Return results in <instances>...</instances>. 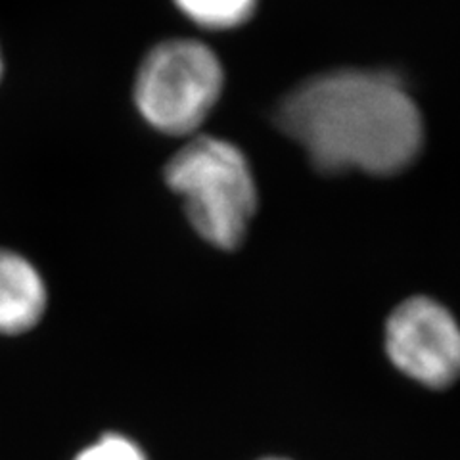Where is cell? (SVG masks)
Returning a JSON list of instances; mask_svg holds the SVG:
<instances>
[{
	"label": "cell",
	"mask_w": 460,
	"mask_h": 460,
	"mask_svg": "<svg viewBox=\"0 0 460 460\" xmlns=\"http://www.w3.org/2000/svg\"><path fill=\"white\" fill-rule=\"evenodd\" d=\"M277 123L321 171L358 169L394 175L422 146V118L392 75L340 69L301 83L288 94Z\"/></svg>",
	"instance_id": "cell-1"
},
{
	"label": "cell",
	"mask_w": 460,
	"mask_h": 460,
	"mask_svg": "<svg viewBox=\"0 0 460 460\" xmlns=\"http://www.w3.org/2000/svg\"><path fill=\"white\" fill-rule=\"evenodd\" d=\"M165 181L182 196L201 238L226 252L242 246L257 209V190L234 144L211 137L190 140L169 160Z\"/></svg>",
	"instance_id": "cell-2"
},
{
	"label": "cell",
	"mask_w": 460,
	"mask_h": 460,
	"mask_svg": "<svg viewBox=\"0 0 460 460\" xmlns=\"http://www.w3.org/2000/svg\"><path fill=\"white\" fill-rule=\"evenodd\" d=\"M223 91V67L206 45L177 39L154 47L137 71L135 106L164 135H189L208 118Z\"/></svg>",
	"instance_id": "cell-3"
},
{
	"label": "cell",
	"mask_w": 460,
	"mask_h": 460,
	"mask_svg": "<svg viewBox=\"0 0 460 460\" xmlns=\"http://www.w3.org/2000/svg\"><path fill=\"white\" fill-rule=\"evenodd\" d=\"M385 351L397 370L431 390L460 380V324L428 296L405 299L387 316Z\"/></svg>",
	"instance_id": "cell-4"
},
{
	"label": "cell",
	"mask_w": 460,
	"mask_h": 460,
	"mask_svg": "<svg viewBox=\"0 0 460 460\" xmlns=\"http://www.w3.org/2000/svg\"><path fill=\"white\" fill-rule=\"evenodd\" d=\"M47 307V288L39 270L16 252L0 250V334L33 328Z\"/></svg>",
	"instance_id": "cell-5"
},
{
	"label": "cell",
	"mask_w": 460,
	"mask_h": 460,
	"mask_svg": "<svg viewBox=\"0 0 460 460\" xmlns=\"http://www.w3.org/2000/svg\"><path fill=\"white\" fill-rule=\"evenodd\" d=\"M186 18L206 29H234L246 23L257 0H172Z\"/></svg>",
	"instance_id": "cell-6"
},
{
	"label": "cell",
	"mask_w": 460,
	"mask_h": 460,
	"mask_svg": "<svg viewBox=\"0 0 460 460\" xmlns=\"http://www.w3.org/2000/svg\"><path fill=\"white\" fill-rule=\"evenodd\" d=\"M75 460H148V456L128 438L108 434L81 451Z\"/></svg>",
	"instance_id": "cell-7"
},
{
	"label": "cell",
	"mask_w": 460,
	"mask_h": 460,
	"mask_svg": "<svg viewBox=\"0 0 460 460\" xmlns=\"http://www.w3.org/2000/svg\"><path fill=\"white\" fill-rule=\"evenodd\" d=\"M3 74H4V62H3V52H0V81H3Z\"/></svg>",
	"instance_id": "cell-8"
},
{
	"label": "cell",
	"mask_w": 460,
	"mask_h": 460,
	"mask_svg": "<svg viewBox=\"0 0 460 460\" xmlns=\"http://www.w3.org/2000/svg\"><path fill=\"white\" fill-rule=\"evenodd\" d=\"M261 460H290V458H280V456H269V458H261Z\"/></svg>",
	"instance_id": "cell-9"
}]
</instances>
